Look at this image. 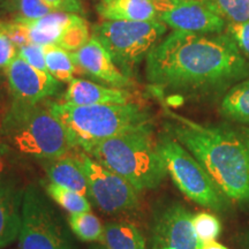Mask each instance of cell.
Listing matches in <instances>:
<instances>
[{
	"mask_svg": "<svg viewBox=\"0 0 249 249\" xmlns=\"http://www.w3.org/2000/svg\"><path fill=\"white\" fill-rule=\"evenodd\" d=\"M82 150L139 192L156 189L167 176L150 132L114 136L86 145Z\"/></svg>",
	"mask_w": 249,
	"mask_h": 249,
	"instance_id": "obj_5",
	"label": "cell"
},
{
	"mask_svg": "<svg viewBox=\"0 0 249 249\" xmlns=\"http://www.w3.org/2000/svg\"><path fill=\"white\" fill-rule=\"evenodd\" d=\"M45 59L49 73L59 82L70 83L75 79L74 74L76 71V66L71 52L54 45L46 46Z\"/></svg>",
	"mask_w": 249,
	"mask_h": 249,
	"instance_id": "obj_21",
	"label": "cell"
},
{
	"mask_svg": "<svg viewBox=\"0 0 249 249\" xmlns=\"http://www.w3.org/2000/svg\"><path fill=\"white\" fill-rule=\"evenodd\" d=\"M220 113L226 119L249 126V79L232 87L224 96Z\"/></svg>",
	"mask_w": 249,
	"mask_h": 249,
	"instance_id": "obj_19",
	"label": "cell"
},
{
	"mask_svg": "<svg viewBox=\"0 0 249 249\" xmlns=\"http://www.w3.org/2000/svg\"><path fill=\"white\" fill-rule=\"evenodd\" d=\"M18 55V49L6 34L0 31V68H7Z\"/></svg>",
	"mask_w": 249,
	"mask_h": 249,
	"instance_id": "obj_31",
	"label": "cell"
},
{
	"mask_svg": "<svg viewBox=\"0 0 249 249\" xmlns=\"http://www.w3.org/2000/svg\"><path fill=\"white\" fill-rule=\"evenodd\" d=\"M192 223L201 244L216 240L223 230L222 222L219 220V218L216 214L207 213V211L193 214Z\"/></svg>",
	"mask_w": 249,
	"mask_h": 249,
	"instance_id": "obj_25",
	"label": "cell"
},
{
	"mask_svg": "<svg viewBox=\"0 0 249 249\" xmlns=\"http://www.w3.org/2000/svg\"><path fill=\"white\" fill-rule=\"evenodd\" d=\"M46 195L53 200L59 207L70 213H88L91 211V204L85 195L65 188L55 183L48 182L44 185Z\"/></svg>",
	"mask_w": 249,
	"mask_h": 249,
	"instance_id": "obj_22",
	"label": "cell"
},
{
	"mask_svg": "<svg viewBox=\"0 0 249 249\" xmlns=\"http://www.w3.org/2000/svg\"><path fill=\"white\" fill-rule=\"evenodd\" d=\"M192 217L191 211L179 202L158 208L150 224L151 249H201Z\"/></svg>",
	"mask_w": 249,
	"mask_h": 249,
	"instance_id": "obj_10",
	"label": "cell"
},
{
	"mask_svg": "<svg viewBox=\"0 0 249 249\" xmlns=\"http://www.w3.org/2000/svg\"><path fill=\"white\" fill-rule=\"evenodd\" d=\"M73 14L74 13H65V12H53V13H50L43 18H35V20H24L21 18H15V20L23 23L24 26L43 33L53 40L55 44L62 30L71 22Z\"/></svg>",
	"mask_w": 249,
	"mask_h": 249,
	"instance_id": "obj_24",
	"label": "cell"
},
{
	"mask_svg": "<svg viewBox=\"0 0 249 249\" xmlns=\"http://www.w3.org/2000/svg\"><path fill=\"white\" fill-rule=\"evenodd\" d=\"M201 249H230V248L222 244H219V242H217L216 240H213V241L203 242V244L201 245Z\"/></svg>",
	"mask_w": 249,
	"mask_h": 249,
	"instance_id": "obj_35",
	"label": "cell"
},
{
	"mask_svg": "<svg viewBox=\"0 0 249 249\" xmlns=\"http://www.w3.org/2000/svg\"><path fill=\"white\" fill-rule=\"evenodd\" d=\"M45 50V46L29 43V44L18 49V57L22 58L23 60H26L28 64L31 65L33 67L37 68V70L49 71L48 66H46Z\"/></svg>",
	"mask_w": 249,
	"mask_h": 249,
	"instance_id": "obj_29",
	"label": "cell"
},
{
	"mask_svg": "<svg viewBox=\"0 0 249 249\" xmlns=\"http://www.w3.org/2000/svg\"><path fill=\"white\" fill-rule=\"evenodd\" d=\"M102 1H108V0H102Z\"/></svg>",
	"mask_w": 249,
	"mask_h": 249,
	"instance_id": "obj_38",
	"label": "cell"
},
{
	"mask_svg": "<svg viewBox=\"0 0 249 249\" xmlns=\"http://www.w3.org/2000/svg\"><path fill=\"white\" fill-rule=\"evenodd\" d=\"M229 22L249 20V0H207Z\"/></svg>",
	"mask_w": 249,
	"mask_h": 249,
	"instance_id": "obj_26",
	"label": "cell"
},
{
	"mask_svg": "<svg viewBox=\"0 0 249 249\" xmlns=\"http://www.w3.org/2000/svg\"><path fill=\"white\" fill-rule=\"evenodd\" d=\"M23 191L14 179H0V249L18 238Z\"/></svg>",
	"mask_w": 249,
	"mask_h": 249,
	"instance_id": "obj_14",
	"label": "cell"
},
{
	"mask_svg": "<svg viewBox=\"0 0 249 249\" xmlns=\"http://www.w3.org/2000/svg\"><path fill=\"white\" fill-rule=\"evenodd\" d=\"M156 149L174 185L188 200L218 213L229 209L226 196L181 143L167 133L156 142Z\"/></svg>",
	"mask_w": 249,
	"mask_h": 249,
	"instance_id": "obj_6",
	"label": "cell"
},
{
	"mask_svg": "<svg viewBox=\"0 0 249 249\" xmlns=\"http://www.w3.org/2000/svg\"><path fill=\"white\" fill-rule=\"evenodd\" d=\"M102 242L107 249H147L142 232L128 222L105 224Z\"/></svg>",
	"mask_w": 249,
	"mask_h": 249,
	"instance_id": "obj_18",
	"label": "cell"
},
{
	"mask_svg": "<svg viewBox=\"0 0 249 249\" xmlns=\"http://www.w3.org/2000/svg\"><path fill=\"white\" fill-rule=\"evenodd\" d=\"M42 165L50 182L88 196V181L76 156L42 160Z\"/></svg>",
	"mask_w": 249,
	"mask_h": 249,
	"instance_id": "obj_17",
	"label": "cell"
},
{
	"mask_svg": "<svg viewBox=\"0 0 249 249\" xmlns=\"http://www.w3.org/2000/svg\"><path fill=\"white\" fill-rule=\"evenodd\" d=\"M160 20L174 30L220 34L226 20L207 0H158Z\"/></svg>",
	"mask_w": 249,
	"mask_h": 249,
	"instance_id": "obj_11",
	"label": "cell"
},
{
	"mask_svg": "<svg viewBox=\"0 0 249 249\" xmlns=\"http://www.w3.org/2000/svg\"><path fill=\"white\" fill-rule=\"evenodd\" d=\"M0 31L6 34L18 49H21L22 46L30 43L27 28L17 20L12 21V22H0Z\"/></svg>",
	"mask_w": 249,
	"mask_h": 249,
	"instance_id": "obj_30",
	"label": "cell"
},
{
	"mask_svg": "<svg viewBox=\"0 0 249 249\" xmlns=\"http://www.w3.org/2000/svg\"><path fill=\"white\" fill-rule=\"evenodd\" d=\"M0 130L12 149L38 160L62 157L74 148L61 121L39 103L12 102Z\"/></svg>",
	"mask_w": 249,
	"mask_h": 249,
	"instance_id": "obj_4",
	"label": "cell"
},
{
	"mask_svg": "<svg viewBox=\"0 0 249 249\" xmlns=\"http://www.w3.org/2000/svg\"><path fill=\"white\" fill-rule=\"evenodd\" d=\"M97 12L107 21L160 20L158 0H108L97 6Z\"/></svg>",
	"mask_w": 249,
	"mask_h": 249,
	"instance_id": "obj_16",
	"label": "cell"
},
{
	"mask_svg": "<svg viewBox=\"0 0 249 249\" xmlns=\"http://www.w3.org/2000/svg\"><path fill=\"white\" fill-rule=\"evenodd\" d=\"M71 231L83 242H97L103 240L104 226L99 218L91 211L71 213L67 218Z\"/></svg>",
	"mask_w": 249,
	"mask_h": 249,
	"instance_id": "obj_20",
	"label": "cell"
},
{
	"mask_svg": "<svg viewBox=\"0 0 249 249\" xmlns=\"http://www.w3.org/2000/svg\"><path fill=\"white\" fill-rule=\"evenodd\" d=\"M18 249H76L45 195L34 183L23 191Z\"/></svg>",
	"mask_w": 249,
	"mask_h": 249,
	"instance_id": "obj_8",
	"label": "cell"
},
{
	"mask_svg": "<svg viewBox=\"0 0 249 249\" xmlns=\"http://www.w3.org/2000/svg\"><path fill=\"white\" fill-rule=\"evenodd\" d=\"M226 34L233 39L241 53L249 59V20L245 22H227Z\"/></svg>",
	"mask_w": 249,
	"mask_h": 249,
	"instance_id": "obj_27",
	"label": "cell"
},
{
	"mask_svg": "<svg viewBox=\"0 0 249 249\" xmlns=\"http://www.w3.org/2000/svg\"><path fill=\"white\" fill-rule=\"evenodd\" d=\"M165 31L166 27L160 20L104 21L93 27V37L126 73L148 55Z\"/></svg>",
	"mask_w": 249,
	"mask_h": 249,
	"instance_id": "obj_7",
	"label": "cell"
},
{
	"mask_svg": "<svg viewBox=\"0 0 249 249\" xmlns=\"http://www.w3.org/2000/svg\"><path fill=\"white\" fill-rule=\"evenodd\" d=\"M163 110L167 133L200 161L227 200L249 205V126L202 124Z\"/></svg>",
	"mask_w": 249,
	"mask_h": 249,
	"instance_id": "obj_2",
	"label": "cell"
},
{
	"mask_svg": "<svg viewBox=\"0 0 249 249\" xmlns=\"http://www.w3.org/2000/svg\"><path fill=\"white\" fill-rule=\"evenodd\" d=\"M132 99L133 95L127 90L81 79L71 80L64 95V102L73 105L127 104L133 102Z\"/></svg>",
	"mask_w": 249,
	"mask_h": 249,
	"instance_id": "obj_15",
	"label": "cell"
},
{
	"mask_svg": "<svg viewBox=\"0 0 249 249\" xmlns=\"http://www.w3.org/2000/svg\"><path fill=\"white\" fill-rule=\"evenodd\" d=\"M76 157L88 181V196L103 213L120 214L139 207L140 192L132 183L103 166L85 151Z\"/></svg>",
	"mask_w": 249,
	"mask_h": 249,
	"instance_id": "obj_9",
	"label": "cell"
},
{
	"mask_svg": "<svg viewBox=\"0 0 249 249\" xmlns=\"http://www.w3.org/2000/svg\"><path fill=\"white\" fill-rule=\"evenodd\" d=\"M236 242L242 249H249V229L245 230L236 238Z\"/></svg>",
	"mask_w": 249,
	"mask_h": 249,
	"instance_id": "obj_34",
	"label": "cell"
},
{
	"mask_svg": "<svg viewBox=\"0 0 249 249\" xmlns=\"http://www.w3.org/2000/svg\"><path fill=\"white\" fill-rule=\"evenodd\" d=\"M6 76L13 101L28 104H38L54 96L60 87L49 71L37 70L18 55L6 68Z\"/></svg>",
	"mask_w": 249,
	"mask_h": 249,
	"instance_id": "obj_12",
	"label": "cell"
},
{
	"mask_svg": "<svg viewBox=\"0 0 249 249\" xmlns=\"http://www.w3.org/2000/svg\"><path fill=\"white\" fill-rule=\"evenodd\" d=\"M18 8L20 11V15L18 18L24 20H35L55 12L43 0H18Z\"/></svg>",
	"mask_w": 249,
	"mask_h": 249,
	"instance_id": "obj_28",
	"label": "cell"
},
{
	"mask_svg": "<svg viewBox=\"0 0 249 249\" xmlns=\"http://www.w3.org/2000/svg\"><path fill=\"white\" fill-rule=\"evenodd\" d=\"M91 249H107V248L105 247L104 245H99V246H95V247H92Z\"/></svg>",
	"mask_w": 249,
	"mask_h": 249,
	"instance_id": "obj_36",
	"label": "cell"
},
{
	"mask_svg": "<svg viewBox=\"0 0 249 249\" xmlns=\"http://www.w3.org/2000/svg\"><path fill=\"white\" fill-rule=\"evenodd\" d=\"M248 75L247 59L227 34L174 30L147 55V77L158 89L213 91Z\"/></svg>",
	"mask_w": 249,
	"mask_h": 249,
	"instance_id": "obj_1",
	"label": "cell"
},
{
	"mask_svg": "<svg viewBox=\"0 0 249 249\" xmlns=\"http://www.w3.org/2000/svg\"><path fill=\"white\" fill-rule=\"evenodd\" d=\"M9 145L5 141L0 130V179L6 178V172L9 169Z\"/></svg>",
	"mask_w": 249,
	"mask_h": 249,
	"instance_id": "obj_33",
	"label": "cell"
},
{
	"mask_svg": "<svg viewBox=\"0 0 249 249\" xmlns=\"http://www.w3.org/2000/svg\"><path fill=\"white\" fill-rule=\"evenodd\" d=\"M90 38L91 37H89V29L86 20L74 13L71 22L58 37L54 46L66 50L68 52H74L86 45Z\"/></svg>",
	"mask_w": 249,
	"mask_h": 249,
	"instance_id": "obj_23",
	"label": "cell"
},
{
	"mask_svg": "<svg viewBox=\"0 0 249 249\" xmlns=\"http://www.w3.org/2000/svg\"><path fill=\"white\" fill-rule=\"evenodd\" d=\"M12 1H14V2H15V4H17V5H18V0H12Z\"/></svg>",
	"mask_w": 249,
	"mask_h": 249,
	"instance_id": "obj_37",
	"label": "cell"
},
{
	"mask_svg": "<svg viewBox=\"0 0 249 249\" xmlns=\"http://www.w3.org/2000/svg\"><path fill=\"white\" fill-rule=\"evenodd\" d=\"M43 1L55 12L79 13V12L82 11L81 4L77 0H43Z\"/></svg>",
	"mask_w": 249,
	"mask_h": 249,
	"instance_id": "obj_32",
	"label": "cell"
},
{
	"mask_svg": "<svg viewBox=\"0 0 249 249\" xmlns=\"http://www.w3.org/2000/svg\"><path fill=\"white\" fill-rule=\"evenodd\" d=\"M50 110L66 128L71 145L85 148L114 136L154 132L151 113L135 102L127 104L73 105L51 103Z\"/></svg>",
	"mask_w": 249,
	"mask_h": 249,
	"instance_id": "obj_3",
	"label": "cell"
},
{
	"mask_svg": "<svg viewBox=\"0 0 249 249\" xmlns=\"http://www.w3.org/2000/svg\"><path fill=\"white\" fill-rule=\"evenodd\" d=\"M71 54L75 66L89 76L95 77L113 88L124 89L133 86L128 75L118 70L107 50L93 36L86 45L77 51L71 52Z\"/></svg>",
	"mask_w": 249,
	"mask_h": 249,
	"instance_id": "obj_13",
	"label": "cell"
}]
</instances>
